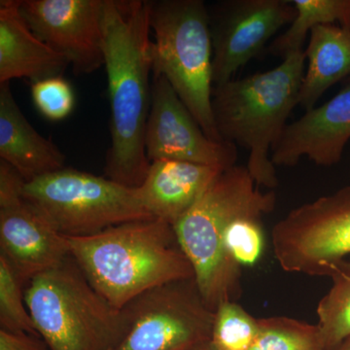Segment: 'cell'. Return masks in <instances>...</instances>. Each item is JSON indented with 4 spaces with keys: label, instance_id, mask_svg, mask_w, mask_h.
<instances>
[{
    "label": "cell",
    "instance_id": "6da1fadb",
    "mask_svg": "<svg viewBox=\"0 0 350 350\" xmlns=\"http://www.w3.org/2000/svg\"><path fill=\"white\" fill-rule=\"evenodd\" d=\"M103 29L111 137L105 176L135 189L151 163L144 144L152 93L149 0H105Z\"/></svg>",
    "mask_w": 350,
    "mask_h": 350
},
{
    "label": "cell",
    "instance_id": "7a4b0ae2",
    "mask_svg": "<svg viewBox=\"0 0 350 350\" xmlns=\"http://www.w3.org/2000/svg\"><path fill=\"white\" fill-rule=\"evenodd\" d=\"M70 255L89 282L117 310L167 283L195 278L174 226L151 218L66 238Z\"/></svg>",
    "mask_w": 350,
    "mask_h": 350
},
{
    "label": "cell",
    "instance_id": "3957f363",
    "mask_svg": "<svg viewBox=\"0 0 350 350\" xmlns=\"http://www.w3.org/2000/svg\"><path fill=\"white\" fill-rule=\"evenodd\" d=\"M275 204V193L262 192L246 165H236L222 170L174 226L200 295L213 312L225 301H236L241 293V268L224 250L226 229L239 216L264 217Z\"/></svg>",
    "mask_w": 350,
    "mask_h": 350
},
{
    "label": "cell",
    "instance_id": "277c9868",
    "mask_svg": "<svg viewBox=\"0 0 350 350\" xmlns=\"http://www.w3.org/2000/svg\"><path fill=\"white\" fill-rule=\"evenodd\" d=\"M306 71L305 51L293 53L265 72L215 85L211 107L223 142L250 150L247 165L258 186H278L271 149L298 105L299 91Z\"/></svg>",
    "mask_w": 350,
    "mask_h": 350
},
{
    "label": "cell",
    "instance_id": "5b68a950",
    "mask_svg": "<svg viewBox=\"0 0 350 350\" xmlns=\"http://www.w3.org/2000/svg\"><path fill=\"white\" fill-rule=\"evenodd\" d=\"M25 297L50 350H112L125 330L122 310L94 289L71 255L29 280Z\"/></svg>",
    "mask_w": 350,
    "mask_h": 350
},
{
    "label": "cell",
    "instance_id": "8992f818",
    "mask_svg": "<svg viewBox=\"0 0 350 350\" xmlns=\"http://www.w3.org/2000/svg\"><path fill=\"white\" fill-rule=\"evenodd\" d=\"M152 77L163 76L200 128L223 142L211 107L213 44L202 0H149Z\"/></svg>",
    "mask_w": 350,
    "mask_h": 350
},
{
    "label": "cell",
    "instance_id": "52a82bcc",
    "mask_svg": "<svg viewBox=\"0 0 350 350\" xmlns=\"http://www.w3.org/2000/svg\"><path fill=\"white\" fill-rule=\"evenodd\" d=\"M22 197L66 238L92 236L123 223L153 218L138 200L135 188L72 167L25 181Z\"/></svg>",
    "mask_w": 350,
    "mask_h": 350
},
{
    "label": "cell",
    "instance_id": "ba28073f",
    "mask_svg": "<svg viewBox=\"0 0 350 350\" xmlns=\"http://www.w3.org/2000/svg\"><path fill=\"white\" fill-rule=\"evenodd\" d=\"M121 310L125 330L112 350H196L211 342L214 312L195 278L149 290Z\"/></svg>",
    "mask_w": 350,
    "mask_h": 350
},
{
    "label": "cell",
    "instance_id": "9c48e42d",
    "mask_svg": "<svg viewBox=\"0 0 350 350\" xmlns=\"http://www.w3.org/2000/svg\"><path fill=\"white\" fill-rule=\"evenodd\" d=\"M271 243L286 273L325 275L350 254V186L292 209L273 226Z\"/></svg>",
    "mask_w": 350,
    "mask_h": 350
},
{
    "label": "cell",
    "instance_id": "30bf717a",
    "mask_svg": "<svg viewBox=\"0 0 350 350\" xmlns=\"http://www.w3.org/2000/svg\"><path fill=\"white\" fill-rule=\"evenodd\" d=\"M213 86L232 79L261 55L269 39L296 17L291 0H221L207 5Z\"/></svg>",
    "mask_w": 350,
    "mask_h": 350
},
{
    "label": "cell",
    "instance_id": "8fae6325",
    "mask_svg": "<svg viewBox=\"0 0 350 350\" xmlns=\"http://www.w3.org/2000/svg\"><path fill=\"white\" fill-rule=\"evenodd\" d=\"M19 8L31 31L76 75L105 66V0H19Z\"/></svg>",
    "mask_w": 350,
    "mask_h": 350
},
{
    "label": "cell",
    "instance_id": "7c38bea8",
    "mask_svg": "<svg viewBox=\"0 0 350 350\" xmlns=\"http://www.w3.org/2000/svg\"><path fill=\"white\" fill-rule=\"evenodd\" d=\"M24 179L0 161V254L8 260L25 285L63 264L70 250L68 239L53 230L25 204Z\"/></svg>",
    "mask_w": 350,
    "mask_h": 350
},
{
    "label": "cell",
    "instance_id": "4fadbf2b",
    "mask_svg": "<svg viewBox=\"0 0 350 350\" xmlns=\"http://www.w3.org/2000/svg\"><path fill=\"white\" fill-rule=\"evenodd\" d=\"M151 162L181 161L228 170L237 165L238 146L211 139L163 76L152 77L151 107L144 135Z\"/></svg>",
    "mask_w": 350,
    "mask_h": 350
},
{
    "label": "cell",
    "instance_id": "5bb4252c",
    "mask_svg": "<svg viewBox=\"0 0 350 350\" xmlns=\"http://www.w3.org/2000/svg\"><path fill=\"white\" fill-rule=\"evenodd\" d=\"M350 140V80L336 96L288 124L271 149L278 167H295L306 157L317 165L340 162Z\"/></svg>",
    "mask_w": 350,
    "mask_h": 350
},
{
    "label": "cell",
    "instance_id": "9a60e30c",
    "mask_svg": "<svg viewBox=\"0 0 350 350\" xmlns=\"http://www.w3.org/2000/svg\"><path fill=\"white\" fill-rule=\"evenodd\" d=\"M222 170L181 161H155L135 193L152 217L174 226Z\"/></svg>",
    "mask_w": 350,
    "mask_h": 350
},
{
    "label": "cell",
    "instance_id": "2e32d148",
    "mask_svg": "<svg viewBox=\"0 0 350 350\" xmlns=\"http://www.w3.org/2000/svg\"><path fill=\"white\" fill-rule=\"evenodd\" d=\"M69 63L39 39L21 15L19 0L0 1V84L62 76Z\"/></svg>",
    "mask_w": 350,
    "mask_h": 350
},
{
    "label": "cell",
    "instance_id": "e0dca14e",
    "mask_svg": "<svg viewBox=\"0 0 350 350\" xmlns=\"http://www.w3.org/2000/svg\"><path fill=\"white\" fill-rule=\"evenodd\" d=\"M66 157L25 118L10 83L0 84V161L25 182L66 167Z\"/></svg>",
    "mask_w": 350,
    "mask_h": 350
},
{
    "label": "cell",
    "instance_id": "ac0fdd59",
    "mask_svg": "<svg viewBox=\"0 0 350 350\" xmlns=\"http://www.w3.org/2000/svg\"><path fill=\"white\" fill-rule=\"evenodd\" d=\"M308 68L301 80L298 105L306 111L317 107L329 89L350 76V29L319 25L310 33L305 51Z\"/></svg>",
    "mask_w": 350,
    "mask_h": 350
},
{
    "label": "cell",
    "instance_id": "d6986e66",
    "mask_svg": "<svg viewBox=\"0 0 350 350\" xmlns=\"http://www.w3.org/2000/svg\"><path fill=\"white\" fill-rule=\"evenodd\" d=\"M296 17L282 36L269 46V54L286 57L303 50L308 34L319 25H335L350 29V0H291Z\"/></svg>",
    "mask_w": 350,
    "mask_h": 350
},
{
    "label": "cell",
    "instance_id": "ffe728a7",
    "mask_svg": "<svg viewBox=\"0 0 350 350\" xmlns=\"http://www.w3.org/2000/svg\"><path fill=\"white\" fill-rule=\"evenodd\" d=\"M331 289L317 306L320 335L327 350H333L350 337V262L342 260L326 269Z\"/></svg>",
    "mask_w": 350,
    "mask_h": 350
},
{
    "label": "cell",
    "instance_id": "44dd1931",
    "mask_svg": "<svg viewBox=\"0 0 350 350\" xmlns=\"http://www.w3.org/2000/svg\"><path fill=\"white\" fill-rule=\"evenodd\" d=\"M250 350H327L319 326L273 317L259 319V332Z\"/></svg>",
    "mask_w": 350,
    "mask_h": 350
},
{
    "label": "cell",
    "instance_id": "7402d4cb",
    "mask_svg": "<svg viewBox=\"0 0 350 350\" xmlns=\"http://www.w3.org/2000/svg\"><path fill=\"white\" fill-rule=\"evenodd\" d=\"M259 332L254 319L237 301H225L214 312L211 344L214 350H250Z\"/></svg>",
    "mask_w": 350,
    "mask_h": 350
},
{
    "label": "cell",
    "instance_id": "603a6c76",
    "mask_svg": "<svg viewBox=\"0 0 350 350\" xmlns=\"http://www.w3.org/2000/svg\"><path fill=\"white\" fill-rule=\"evenodd\" d=\"M25 288L22 278L0 254V326L9 332L39 336L25 303Z\"/></svg>",
    "mask_w": 350,
    "mask_h": 350
},
{
    "label": "cell",
    "instance_id": "cb8c5ba5",
    "mask_svg": "<svg viewBox=\"0 0 350 350\" xmlns=\"http://www.w3.org/2000/svg\"><path fill=\"white\" fill-rule=\"evenodd\" d=\"M264 247L262 216H239L234 219L226 229V254L241 268L256 265L261 259Z\"/></svg>",
    "mask_w": 350,
    "mask_h": 350
},
{
    "label": "cell",
    "instance_id": "d4e9b609",
    "mask_svg": "<svg viewBox=\"0 0 350 350\" xmlns=\"http://www.w3.org/2000/svg\"><path fill=\"white\" fill-rule=\"evenodd\" d=\"M31 96L38 111L50 121H63L75 109V92L62 76L32 83Z\"/></svg>",
    "mask_w": 350,
    "mask_h": 350
},
{
    "label": "cell",
    "instance_id": "484cf974",
    "mask_svg": "<svg viewBox=\"0 0 350 350\" xmlns=\"http://www.w3.org/2000/svg\"><path fill=\"white\" fill-rule=\"evenodd\" d=\"M0 350H50L39 336L0 329Z\"/></svg>",
    "mask_w": 350,
    "mask_h": 350
},
{
    "label": "cell",
    "instance_id": "4316f807",
    "mask_svg": "<svg viewBox=\"0 0 350 350\" xmlns=\"http://www.w3.org/2000/svg\"><path fill=\"white\" fill-rule=\"evenodd\" d=\"M333 350H350V337L345 338L342 344L338 345V347Z\"/></svg>",
    "mask_w": 350,
    "mask_h": 350
},
{
    "label": "cell",
    "instance_id": "83f0119b",
    "mask_svg": "<svg viewBox=\"0 0 350 350\" xmlns=\"http://www.w3.org/2000/svg\"><path fill=\"white\" fill-rule=\"evenodd\" d=\"M196 350H214L213 349V347H211V344H206V345H202V347H199V349H196Z\"/></svg>",
    "mask_w": 350,
    "mask_h": 350
}]
</instances>
